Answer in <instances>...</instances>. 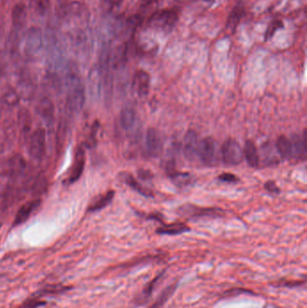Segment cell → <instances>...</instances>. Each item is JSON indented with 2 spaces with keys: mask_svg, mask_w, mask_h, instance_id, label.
<instances>
[{
  "mask_svg": "<svg viewBox=\"0 0 307 308\" xmlns=\"http://www.w3.org/2000/svg\"><path fill=\"white\" fill-rule=\"evenodd\" d=\"M244 155L248 162L249 166L251 168H258L259 164V158H258L257 148L255 146L254 142L250 140H247L244 145Z\"/></svg>",
  "mask_w": 307,
  "mask_h": 308,
  "instance_id": "20",
  "label": "cell"
},
{
  "mask_svg": "<svg viewBox=\"0 0 307 308\" xmlns=\"http://www.w3.org/2000/svg\"><path fill=\"white\" fill-rule=\"evenodd\" d=\"M176 288H177V284H173L169 286L168 288L164 289L161 295L159 296V298L156 300V302L153 304L150 308H161L163 307V305L166 303L168 301V299L171 298V295L173 294V292L175 291Z\"/></svg>",
  "mask_w": 307,
  "mask_h": 308,
  "instance_id": "29",
  "label": "cell"
},
{
  "mask_svg": "<svg viewBox=\"0 0 307 308\" xmlns=\"http://www.w3.org/2000/svg\"><path fill=\"white\" fill-rule=\"evenodd\" d=\"M47 181L43 176L39 177L34 185V192L35 194H39L44 190V186H46Z\"/></svg>",
  "mask_w": 307,
  "mask_h": 308,
  "instance_id": "35",
  "label": "cell"
},
{
  "mask_svg": "<svg viewBox=\"0 0 307 308\" xmlns=\"http://www.w3.org/2000/svg\"><path fill=\"white\" fill-rule=\"evenodd\" d=\"M86 163V155L85 151L82 146H79L76 152L75 159H74V164L71 169V172L68 177V182L69 183H75L78 181L80 177L83 173L84 168Z\"/></svg>",
  "mask_w": 307,
  "mask_h": 308,
  "instance_id": "10",
  "label": "cell"
},
{
  "mask_svg": "<svg viewBox=\"0 0 307 308\" xmlns=\"http://www.w3.org/2000/svg\"><path fill=\"white\" fill-rule=\"evenodd\" d=\"M1 28H2V27H1V25H0V35H1Z\"/></svg>",
  "mask_w": 307,
  "mask_h": 308,
  "instance_id": "42",
  "label": "cell"
},
{
  "mask_svg": "<svg viewBox=\"0 0 307 308\" xmlns=\"http://www.w3.org/2000/svg\"><path fill=\"white\" fill-rule=\"evenodd\" d=\"M98 129H99V123L98 122L94 123V124L91 127L90 132L88 134V138H87V143L86 145L88 148H93L94 146H96L97 144V135H98Z\"/></svg>",
  "mask_w": 307,
  "mask_h": 308,
  "instance_id": "31",
  "label": "cell"
},
{
  "mask_svg": "<svg viewBox=\"0 0 307 308\" xmlns=\"http://www.w3.org/2000/svg\"><path fill=\"white\" fill-rule=\"evenodd\" d=\"M36 112L48 124L53 123L55 108L52 99L47 97L41 98L36 106Z\"/></svg>",
  "mask_w": 307,
  "mask_h": 308,
  "instance_id": "11",
  "label": "cell"
},
{
  "mask_svg": "<svg viewBox=\"0 0 307 308\" xmlns=\"http://www.w3.org/2000/svg\"><path fill=\"white\" fill-rule=\"evenodd\" d=\"M292 140L293 141H291L292 156L296 155L300 160L305 161L307 158V131H305L303 133V139L298 135H294Z\"/></svg>",
  "mask_w": 307,
  "mask_h": 308,
  "instance_id": "17",
  "label": "cell"
},
{
  "mask_svg": "<svg viewBox=\"0 0 307 308\" xmlns=\"http://www.w3.org/2000/svg\"><path fill=\"white\" fill-rule=\"evenodd\" d=\"M276 147L279 155L283 159H290L292 157V144L291 141L285 135H280L276 142Z\"/></svg>",
  "mask_w": 307,
  "mask_h": 308,
  "instance_id": "26",
  "label": "cell"
},
{
  "mask_svg": "<svg viewBox=\"0 0 307 308\" xmlns=\"http://www.w3.org/2000/svg\"><path fill=\"white\" fill-rule=\"evenodd\" d=\"M123 0H102L103 9L112 12L122 5Z\"/></svg>",
  "mask_w": 307,
  "mask_h": 308,
  "instance_id": "34",
  "label": "cell"
},
{
  "mask_svg": "<svg viewBox=\"0 0 307 308\" xmlns=\"http://www.w3.org/2000/svg\"><path fill=\"white\" fill-rule=\"evenodd\" d=\"M146 146L148 155L156 158L161 155L162 152V141L161 135L156 129H148L146 134Z\"/></svg>",
  "mask_w": 307,
  "mask_h": 308,
  "instance_id": "8",
  "label": "cell"
},
{
  "mask_svg": "<svg viewBox=\"0 0 307 308\" xmlns=\"http://www.w3.org/2000/svg\"><path fill=\"white\" fill-rule=\"evenodd\" d=\"M151 86V78L146 71L138 69L132 78V88L140 97H144L149 93Z\"/></svg>",
  "mask_w": 307,
  "mask_h": 308,
  "instance_id": "9",
  "label": "cell"
},
{
  "mask_svg": "<svg viewBox=\"0 0 307 308\" xmlns=\"http://www.w3.org/2000/svg\"><path fill=\"white\" fill-rule=\"evenodd\" d=\"M136 120V113L132 107L123 108L120 114V123L124 130H130L133 127Z\"/></svg>",
  "mask_w": 307,
  "mask_h": 308,
  "instance_id": "25",
  "label": "cell"
},
{
  "mask_svg": "<svg viewBox=\"0 0 307 308\" xmlns=\"http://www.w3.org/2000/svg\"><path fill=\"white\" fill-rule=\"evenodd\" d=\"M69 6L70 3H68V0H58L56 4V14L60 17H65L69 13Z\"/></svg>",
  "mask_w": 307,
  "mask_h": 308,
  "instance_id": "30",
  "label": "cell"
},
{
  "mask_svg": "<svg viewBox=\"0 0 307 308\" xmlns=\"http://www.w3.org/2000/svg\"><path fill=\"white\" fill-rule=\"evenodd\" d=\"M220 181L227 182V183H236L239 181L238 177L232 173H223L218 177Z\"/></svg>",
  "mask_w": 307,
  "mask_h": 308,
  "instance_id": "36",
  "label": "cell"
},
{
  "mask_svg": "<svg viewBox=\"0 0 307 308\" xmlns=\"http://www.w3.org/2000/svg\"><path fill=\"white\" fill-rule=\"evenodd\" d=\"M41 297L42 296L38 293L37 296H34V298L25 301V303L23 304L19 308H38L42 306H44L46 302L40 300Z\"/></svg>",
  "mask_w": 307,
  "mask_h": 308,
  "instance_id": "33",
  "label": "cell"
},
{
  "mask_svg": "<svg viewBox=\"0 0 307 308\" xmlns=\"http://www.w3.org/2000/svg\"><path fill=\"white\" fill-rule=\"evenodd\" d=\"M279 25H282L281 21H279V20L274 21L273 23H272V25L268 27V31H267V33H266V39H268V37L272 36V34L279 28Z\"/></svg>",
  "mask_w": 307,
  "mask_h": 308,
  "instance_id": "38",
  "label": "cell"
},
{
  "mask_svg": "<svg viewBox=\"0 0 307 308\" xmlns=\"http://www.w3.org/2000/svg\"><path fill=\"white\" fill-rule=\"evenodd\" d=\"M160 1H161V0H141V9H145V8H148V7H150L151 5H154V4H157V3H159Z\"/></svg>",
  "mask_w": 307,
  "mask_h": 308,
  "instance_id": "41",
  "label": "cell"
},
{
  "mask_svg": "<svg viewBox=\"0 0 307 308\" xmlns=\"http://www.w3.org/2000/svg\"><path fill=\"white\" fill-rule=\"evenodd\" d=\"M27 18L26 5L23 2H19L13 7L12 10V24L16 29L24 27Z\"/></svg>",
  "mask_w": 307,
  "mask_h": 308,
  "instance_id": "16",
  "label": "cell"
},
{
  "mask_svg": "<svg viewBox=\"0 0 307 308\" xmlns=\"http://www.w3.org/2000/svg\"><path fill=\"white\" fill-rule=\"evenodd\" d=\"M163 275H164V271H162L159 276H157L155 279H152L151 282L147 285L144 289L142 290V292L135 299V303L138 304V305H144L150 300L155 286L158 284L159 280L161 279Z\"/></svg>",
  "mask_w": 307,
  "mask_h": 308,
  "instance_id": "24",
  "label": "cell"
},
{
  "mask_svg": "<svg viewBox=\"0 0 307 308\" xmlns=\"http://www.w3.org/2000/svg\"><path fill=\"white\" fill-rule=\"evenodd\" d=\"M25 166H26V164H25L24 158L19 154H16L15 156L10 158L9 161L7 162L6 169H7V172L9 173L10 175L17 176L25 171Z\"/></svg>",
  "mask_w": 307,
  "mask_h": 308,
  "instance_id": "22",
  "label": "cell"
},
{
  "mask_svg": "<svg viewBox=\"0 0 307 308\" xmlns=\"http://www.w3.org/2000/svg\"><path fill=\"white\" fill-rule=\"evenodd\" d=\"M264 187H265V189H266V190L269 192V193H271V194L278 195V194L280 193V189H279V187L276 185V183H275L274 181H268L267 183H265Z\"/></svg>",
  "mask_w": 307,
  "mask_h": 308,
  "instance_id": "37",
  "label": "cell"
},
{
  "mask_svg": "<svg viewBox=\"0 0 307 308\" xmlns=\"http://www.w3.org/2000/svg\"><path fill=\"white\" fill-rule=\"evenodd\" d=\"M167 173H168L169 178L171 179V181L179 187L188 186L194 182L193 175H191L189 173H186V172H180V171H177L176 170H172V171H168Z\"/></svg>",
  "mask_w": 307,
  "mask_h": 308,
  "instance_id": "18",
  "label": "cell"
},
{
  "mask_svg": "<svg viewBox=\"0 0 307 308\" xmlns=\"http://www.w3.org/2000/svg\"><path fill=\"white\" fill-rule=\"evenodd\" d=\"M0 227H1V225H0Z\"/></svg>",
  "mask_w": 307,
  "mask_h": 308,
  "instance_id": "44",
  "label": "cell"
},
{
  "mask_svg": "<svg viewBox=\"0 0 307 308\" xmlns=\"http://www.w3.org/2000/svg\"><path fill=\"white\" fill-rule=\"evenodd\" d=\"M215 147V140L211 137H205L198 142L197 154L205 165H213L215 163L216 157Z\"/></svg>",
  "mask_w": 307,
  "mask_h": 308,
  "instance_id": "6",
  "label": "cell"
},
{
  "mask_svg": "<svg viewBox=\"0 0 307 308\" xmlns=\"http://www.w3.org/2000/svg\"><path fill=\"white\" fill-rule=\"evenodd\" d=\"M124 181L128 186L132 187L133 190L136 191L139 194H141L142 196H146V197H153V193L150 189H148L146 187L141 186L139 184V182L131 175V174H124L123 176Z\"/></svg>",
  "mask_w": 307,
  "mask_h": 308,
  "instance_id": "27",
  "label": "cell"
},
{
  "mask_svg": "<svg viewBox=\"0 0 307 308\" xmlns=\"http://www.w3.org/2000/svg\"><path fill=\"white\" fill-rule=\"evenodd\" d=\"M179 19L178 12L173 9H161L154 12L148 20L149 27L162 32H170Z\"/></svg>",
  "mask_w": 307,
  "mask_h": 308,
  "instance_id": "2",
  "label": "cell"
},
{
  "mask_svg": "<svg viewBox=\"0 0 307 308\" xmlns=\"http://www.w3.org/2000/svg\"><path fill=\"white\" fill-rule=\"evenodd\" d=\"M244 14H245V8H244V5L243 4L234 5V7L231 11L229 16H228V19H227V25H226L227 29L234 32V30L236 29V27L239 25L242 18L244 17Z\"/></svg>",
  "mask_w": 307,
  "mask_h": 308,
  "instance_id": "21",
  "label": "cell"
},
{
  "mask_svg": "<svg viewBox=\"0 0 307 308\" xmlns=\"http://www.w3.org/2000/svg\"><path fill=\"white\" fill-rule=\"evenodd\" d=\"M88 91L92 98H98L102 92V77L99 68H92L88 76Z\"/></svg>",
  "mask_w": 307,
  "mask_h": 308,
  "instance_id": "14",
  "label": "cell"
},
{
  "mask_svg": "<svg viewBox=\"0 0 307 308\" xmlns=\"http://www.w3.org/2000/svg\"><path fill=\"white\" fill-rule=\"evenodd\" d=\"M115 194H116L115 191L109 190L107 193H105L104 195L98 196V198L95 199L94 202L89 205L88 208V212H97L108 206L114 199Z\"/></svg>",
  "mask_w": 307,
  "mask_h": 308,
  "instance_id": "23",
  "label": "cell"
},
{
  "mask_svg": "<svg viewBox=\"0 0 307 308\" xmlns=\"http://www.w3.org/2000/svg\"><path fill=\"white\" fill-rule=\"evenodd\" d=\"M197 147H198V140L196 132L194 131H188L184 137V143H183L184 156L189 161L194 160L197 154Z\"/></svg>",
  "mask_w": 307,
  "mask_h": 308,
  "instance_id": "13",
  "label": "cell"
},
{
  "mask_svg": "<svg viewBox=\"0 0 307 308\" xmlns=\"http://www.w3.org/2000/svg\"><path fill=\"white\" fill-rule=\"evenodd\" d=\"M224 213V210L216 207H201L190 204L182 205L178 209V214L185 217H219Z\"/></svg>",
  "mask_w": 307,
  "mask_h": 308,
  "instance_id": "5",
  "label": "cell"
},
{
  "mask_svg": "<svg viewBox=\"0 0 307 308\" xmlns=\"http://www.w3.org/2000/svg\"><path fill=\"white\" fill-rule=\"evenodd\" d=\"M46 148V133L44 128L35 129L28 138V152L30 156L36 161L44 158Z\"/></svg>",
  "mask_w": 307,
  "mask_h": 308,
  "instance_id": "3",
  "label": "cell"
},
{
  "mask_svg": "<svg viewBox=\"0 0 307 308\" xmlns=\"http://www.w3.org/2000/svg\"><path fill=\"white\" fill-rule=\"evenodd\" d=\"M6 68L5 54L0 51V78L5 74Z\"/></svg>",
  "mask_w": 307,
  "mask_h": 308,
  "instance_id": "40",
  "label": "cell"
},
{
  "mask_svg": "<svg viewBox=\"0 0 307 308\" xmlns=\"http://www.w3.org/2000/svg\"><path fill=\"white\" fill-rule=\"evenodd\" d=\"M17 125L19 128L21 136L26 141L30 136V131L32 127L31 114L26 108H21L17 114Z\"/></svg>",
  "mask_w": 307,
  "mask_h": 308,
  "instance_id": "15",
  "label": "cell"
},
{
  "mask_svg": "<svg viewBox=\"0 0 307 308\" xmlns=\"http://www.w3.org/2000/svg\"><path fill=\"white\" fill-rule=\"evenodd\" d=\"M43 46V34L39 27H31L25 38V49L29 54H38Z\"/></svg>",
  "mask_w": 307,
  "mask_h": 308,
  "instance_id": "7",
  "label": "cell"
},
{
  "mask_svg": "<svg viewBox=\"0 0 307 308\" xmlns=\"http://www.w3.org/2000/svg\"><path fill=\"white\" fill-rule=\"evenodd\" d=\"M65 84L68 89L66 104L68 111L78 114L82 110L86 100V90L81 78L73 69H68L65 76Z\"/></svg>",
  "mask_w": 307,
  "mask_h": 308,
  "instance_id": "1",
  "label": "cell"
},
{
  "mask_svg": "<svg viewBox=\"0 0 307 308\" xmlns=\"http://www.w3.org/2000/svg\"><path fill=\"white\" fill-rule=\"evenodd\" d=\"M2 103L7 108H15L19 104V95L14 89H8L2 95Z\"/></svg>",
  "mask_w": 307,
  "mask_h": 308,
  "instance_id": "28",
  "label": "cell"
},
{
  "mask_svg": "<svg viewBox=\"0 0 307 308\" xmlns=\"http://www.w3.org/2000/svg\"><path fill=\"white\" fill-rule=\"evenodd\" d=\"M138 176L142 181H150L153 178V174L151 173V171L149 170H144V169H140L138 171Z\"/></svg>",
  "mask_w": 307,
  "mask_h": 308,
  "instance_id": "39",
  "label": "cell"
},
{
  "mask_svg": "<svg viewBox=\"0 0 307 308\" xmlns=\"http://www.w3.org/2000/svg\"><path fill=\"white\" fill-rule=\"evenodd\" d=\"M0 116H1V107H0Z\"/></svg>",
  "mask_w": 307,
  "mask_h": 308,
  "instance_id": "43",
  "label": "cell"
},
{
  "mask_svg": "<svg viewBox=\"0 0 307 308\" xmlns=\"http://www.w3.org/2000/svg\"><path fill=\"white\" fill-rule=\"evenodd\" d=\"M222 156L225 164L235 166L243 162L244 152L236 140L227 139L222 146Z\"/></svg>",
  "mask_w": 307,
  "mask_h": 308,
  "instance_id": "4",
  "label": "cell"
},
{
  "mask_svg": "<svg viewBox=\"0 0 307 308\" xmlns=\"http://www.w3.org/2000/svg\"><path fill=\"white\" fill-rule=\"evenodd\" d=\"M188 231H190V228L183 223H174L171 225L163 223V225L157 229L156 233L158 235H177Z\"/></svg>",
  "mask_w": 307,
  "mask_h": 308,
  "instance_id": "19",
  "label": "cell"
},
{
  "mask_svg": "<svg viewBox=\"0 0 307 308\" xmlns=\"http://www.w3.org/2000/svg\"><path fill=\"white\" fill-rule=\"evenodd\" d=\"M40 204H41L40 199H34L22 205L15 215L13 226H18L28 220V218L34 213V211L39 206Z\"/></svg>",
  "mask_w": 307,
  "mask_h": 308,
  "instance_id": "12",
  "label": "cell"
},
{
  "mask_svg": "<svg viewBox=\"0 0 307 308\" xmlns=\"http://www.w3.org/2000/svg\"><path fill=\"white\" fill-rule=\"evenodd\" d=\"M67 123L64 120H61L58 127V133H57V146L60 148H62L63 145L64 140L66 139L67 135Z\"/></svg>",
  "mask_w": 307,
  "mask_h": 308,
  "instance_id": "32",
  "label": "cell"
}]
</instances>
